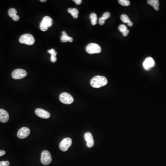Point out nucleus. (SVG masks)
Wrapping results in <instances>:
<instances>
[{
	"label": "nucleus",
	"instance_id": "obj_22",
	"mask_svg": "<svg viewBox=\"0 0 166 166\" xmlns=\"http://www.w3.org/2000/svg\"><path fill=\"white\" fill-rule=\"evenodd\" d=\"M121 21L125 23H130L131 21L130 19H129L128 17V15L126 14H122L121 17Z\"/></svg>",
	"mask_w": 166,
	"mask_h": 166
},
{
	"label": "nucleus",
	"instance_id": "obj_12",
	"mask_svg": "<svg viewBox=\"0 0 166 166\" xmlns=\"http://www.w3.org/2000/svg\"><path fill=\"white\" fill-rule=\"evenodd\" d=\"M84 139L86 141L87 146L88 148H92L94 144L93 138L92 134L90 132H88L84 134Z\"/></svg>",
	"mask_w": 166,
	"mask_h": 166
},
{
	"label": "nucleus",
	"instance_id": "obj_4",
	"mask_svg": "<svg viewBox=\"0 0 166 166\" xmlns=\"http://www.w3.org/2000/svg\"><path fill=\"white\" fill-rule=\"evenodd\" d=\"M86 51L89 54H98L101 52V48L99 45L96 43H90L86 48Z\"/></svg>",
	"mask_w": 166,
	"mask_h": 166
},
{
	"label": "nucleus",
	"instance_id": "obj_11",
	"mask_svg": "<svg viewBox=\"0 0 166 166\" xmlns=\"http://www.w3.org/2000/svg\"><path fill=\"white\" fill-rule=\"evenodd\" d=\"M35 114L36 115L42 118L48 119L50 116V114L48 112L41 108L36 109Z\"/></svg>",
	"mask_w": 166,
	"mask_h": 166
},
{
	"label": "nucleus",
	"instance_id": "obj_1",
	"mask_svg": "<svg viewBox=\"0 0 166 166\" xmlns=\"http://www.w3.org/2000/svg\"><path fill=\"white\" fill-rule=\"evenodd\" d=\"M108 80L106 77L102 76H96L91 79V85L92 87L99 88L107 85Z\"/></svg>",
	"mask_w": 166,
	"mask_h": 166
},
{
	"label": "nucleus",
	"instance_id": "obj_28",
	"mask_svg": "<svg viewBox=\"0 0 166 166\" xmlns=\"http://www.w3.org/2000/svg\"><path fill=\"white\" fill-rule=\"evenodd\" d=\"M46 1H47L46 0H41V1H41V2H46Z\"/></svg>",
	"mask_w": 166,
	"mask_h": 166
},
{
	"label": "nucleus",
	"instance_id": "obj_6",
	"mask_svg": "<svg viewBox=\"0 0 166 166\" xmlns=\"http://www.w3.org/2000/svg\"><path fill=\"white\" fill-rule=\"evenodd\" d=\"M60 100L63 104H70L74 101L73 97L66 92H63L60 95Z\"/></svg>",
	"mask_w": 166,
	"mask_h": 166
},
{
	"label": "nucleus",
	"instance_id": "obj_23",
	"mask_svg": "<svg viewBox=\"0 0 166 166\" xmlns=\"http://www.w3.org/2000/svg\"><path fill=\"white\" fill-rule=\"evenodd\" d=\"M119 4L123 6H128L130 5V2L128 0H119L118 1Z\"/></svg>",
	"mask_w": 166,
	"mask_h": 166
},
{
	"label": "nucleus",
	"instance_id": "obj_27",
	"mask_svg": "<svg viewBox=\"0 0 166 166\" xmlns=\"http://www.w3.org/2000/svg\"><path fill=\"white\" fill-rule=\"evenodd\" d=\"M128 25L130 27H132L133 25V23L132 22H130V23H128Z\"/></svg>",
	"mask_w": 166,
	"mask_h": 166
},
{
	"label": "nucleus",
	"instance_id": "obj_7",
	"mask_svg": "<svg viewBox=\"0 0 166 166\" xmlns=\"http://www.w3.org/2000/svg\"><path fill=\"white\" fill-rule=\"evenodd\" d=\"M27 75L26 71L22 69H17L13 71L12 76L15 80H20L25 77Z\"/></svg>",
	"mask_w": 166,
	"mask_h": 166
},
{
	"label": "nucleus",
	"instance_id": "obj_26",
	"mask_svg": "<svg viewBox=\"0 0 166 166\" xmlns=\"http://www.w3.org/2000/svg\"><path fill=\"white\" fill-rule=\"evenodd\" d=\"M5 154H6L5 151H4V150H0V156L5 155Z\"/></svg>",
	"mask_w": 166,
	"mask_h": 166
},
{
	"label": "nucleus",
	"instance_id": "obj_16",
	"mask_svg": "<svg viewBox=\"0 0 166 166\" xmlns=\"http://www.w3.org/2000/svg\"><path fill=\"white\" fill-rule=\"evenodd\" d=\"M110 16V14L108 12H106L104 14V15H102V17H101L99 19V23L100 25H104L106 19H108L109 18V17Z\"/></svg>",
	"mask_w": 166,
	"mask_h": 166
},
{
	"label": "nucleus",
	"instance_id": "obj_20",
	"mask_svg": "<svg viewBox=\"0 0 166 166\" xmlns=\"http://www.w3.org/2000/svg\"><path fill=\"white\" fill-rule=\"evenodd\" d=\"M90 19L91 20V24L92 25H96L97 23V15L95 13H92V14L90 15Z\"/></svg>",
	"mask_w": 166,
	"mask_h": 166
},
{
	"label": "nucleus",
	"instance_id": "obj_10",
	"mask_svg": "<svg viewBox=\"0 0 166 166\" xmlns=\"http://www.w3.org/2000/svg\"><path fill=\"white\" fill-rule=\"evenodd\" d=\"M155 65V62L152 57H148L146 58L143 63V67L146 70L150 69Z\"/></svg>",
	"mask_w": 166,
	"mask_h": 166
},
{
	"label": "nucleus",
	"instance_id": "obj_25",
	"mask_svg": "<svg viewBox=\"0 0 166 166\" xmlns=\"http://www.w3.org/2000/svg\"><path fill=\"white\" fill-rule=\"evenodd\" d=\"M77 5L81 4V3H82V1L81 0H74L73 1Z\"/></svg>",
	"mask_w": 166,
	"mask_h": 166
},
{
	"label": "nucleus",
	"instance_id": "obj_15",
	"mask_svg": "<svg viewBox=\"0 0 166 166\" xmlns=\"http://www.w3.org/2000/svg\"><path fill=\"white\" fill-rule=\"evenodd\" d=\"M148 4L150 6H152L155 10H159V2L158 0H149L147 1Z\"/></svg>",
	"mask_w": 166,
	"mask_h": 166
},
{
	"label": "nucleus",
	"instance_id": "obj_17",
	"mask_svg": "<svg viewBox=\"0 0 166 166\" xmlns=\"http://www.w3.org/2000/svg\"><path fill=\"white\" fill-rule=\"evenodd\" d=\"M119 30L120 31V32H121L123 34V36H126L128 35V34L129 33V31L128 30L126 26L124 25H119L118 27Z\"/></svg>",
	"mask_w": 166,
	"mask_h": 166
},
{
	"label": "nucleus",
	"instance_id": "obj_13",
	"mask_svg": "<svg viewBox=\"0 0 166 166\" xmlns=\"http://www.w3.org/2000/svg\"><path fill=\"white\" fill-rule=\"evenodd\" d=\"M9 115L8 112L3 109H0V121L6 123L9 120Z\"/></svg>",
	"mask_w": 166,
	"mask_h": 166
},
{
	"label": "nucleus",
	"instance_id": "obj_14",
	"mask_svg": "<svg viewBox=\"0 0 166 166\" xmlns=\"http://www.w3.org/2000/svg\"><path fill=\"white\" fill-rule=\"evenodd\" d=\"M60 41L62 43H66L67 42H72L73 41V38L67 35L66 32L63 31L62 32V36L60 38Z\"/></svg>",
	"mask_w": 166,
	"mask_h": 166
},
{
	"label": "nucleus",
	"instance_id": "obj_19",
	"mask_svg": "<svg viewBox=\"0 0 166 166\" xmlns=\"http://www.w3.org/2000/svg\"><path fill=\"white\" fill-rule=\"evenodd\" d=\"M67 11L72 15L73 18L77 19L78 18L79 11L77 8H69L67 9Z\"/></svg>",
	"mask_w": 166,
	"mask_h": 166
},
{
	"label": "nucleus",
	"instance_id": "obj_5",
	"mask_svg": "<svg viewBox=\"0 0 166 166\" xmlns=\"http://www.w3.org/2000/svg\"><path fill=\"white\" fill-rule=\"evenodd\" d=\"M41 163L45 165H48L52 162V157L50 152L48 150L43 151L41 155Z\"/></svg>",
	"mask_w": 166,
	"mask_h": 166
},
{
	"label": "nucleus",
	"instance_id": "obj_8",
	"mask_svg": "<svg viewBox=\"0 0 166 166\" xmlns=\"http://www.w3.org/2000/svg\"><path fill=\"white\" fill-rule=\"evenodd\" d=\"M72 139L69 138H65L60 143V149L62 151H67L72 145Z\"/></svg>",
	"mask_w": 166,
	"mask_h": 166
},
{
	"label": "nucleus",
	"instance_id": "obj_24",
	"mask_svg": "<svg viewBox=\"0 0 166 166\" xmlns=\"http://www.w3.org/2000/svg\"><path fill=\"white\" fill-rule=\"evenodd\" d=\"M10 163L8 161H1L0 162V166H9Z\"/></svg>",
	"mask_w": 166,
	"mask_h": 166
},
{
	"label": "nucleus",
	"instance_id": "obj_21",
	"mask_svg": "<svg viewBox=\"0 0 166 166\" xmlns=\"http://www.w3.org/2000/svg\"><path fill=\"white\" fill-rule=\"evenodd\" d=\"M8 14L9 16L12 18H13V17L17 15V11L14 8H10L8 10Z\"/></svg>",
	"mask_w": 166,
	"mask_h": 166
},
{
	"label": "nucleus",
	"instance_id": "obj_9",
	"mask_svg": "<svg viewBox=\"0 0 166 166\" xmlns=\"http://www.w3.org/2000/svg\"><path fill=\"white\" fill-rule=\"evenodd\" d=\"M30 133V129L26 127H24L19 130L17 133V136L20 139H25L29 135Z\"/></svg>",
	"mask_w": 166,
	"mask_h": 166
},
{
	"label": "nucleus",
	"instance_id": "obj_2",
	"mask_svg": "<svg viewBox=\"0 0 166 166\" xmlns=\"http://www.w3.org/2000/svg\"><path fill=\"white\" fill-rule=\"evenodd\" d=\"M19 42L29 45H32L35 43V39L33 36L31 34H25L20 37L19 39Z\"/></svg>",
	"mask_w": 166,
	"mask_h": 166
},
{
	"label": "nucleus",
	"instance_id": "obj_3",
	"mask_svg": "<svg viewBox=\"0 0 166 166\" xmlns=\"http://www.w3.org/2000/svg\"><path fill=\"white\" fill-rule=\"evenodd\" d=\"M53 25V21L49 16H45L43 18L40 24V28L43 32H45L48 28L51 27Z\"/></svg>",
	"mask_w": 166,
	"mask_h": 166
},
{
	"label": "nucleus",
	"instance_id": "obj_18",
	"mask_svg": "<svg viewBox=\"0 0 166 166\" xmlns=\"http://www.w3.org/2000/svg\"><path fill=\"white\" fill-rule=\"evenodd\" d=\"M48 52L51 55V58H50L51 62L53 63L56 62L57 60V58L56 56L57 55V52H56V50L52 49L48 50Z\"/></svg>",
	"mask_w": 166,
	"mask_h": 166
}]
</instances>
